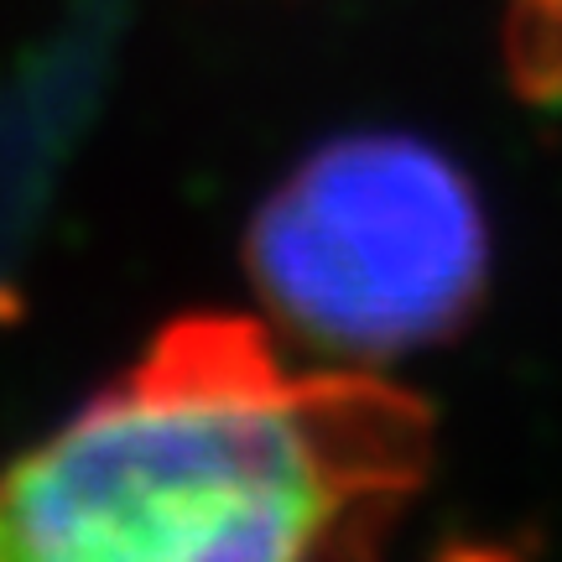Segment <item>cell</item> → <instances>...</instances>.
<instances>
[{
	"mask_svg": "<svg viewBox=\"0 0 562 562\" xmlns=\"http://www.w3.org/2000/svg\"><path fill=\"white\" fill-rule=\"evenodd\" d=\"M427 463L422 396L199 313L0 463V562H381Z\"/></svg>",
	"mask_w": 562,
	"mask_h": 562,
	"instance_id": "cell-1",
	"label": "cell"
},
{
	"mask_svg": "<svg viewBox=\"0 0 562 562\" xmlns=\"http://www.w3.org/2000/svg\"><path fill=\"white\" fill-rule=\"evenodd\" d=\"M250 281L323 355L396 360L453 339L490 286V229L463 167L402 131L318 146L266 193Z\"/></svg>",
	"mask_w": 562,
	"mask_h": 562,
	"instance_id": "cell-2",
	"label": "cell"
},
{
	"mask_svg": "<svg viewBox=\"0 0 562 562\" xmlns=\"http://www.w3.org/2000/svg\"><path fill=\"white\" fill-rule=\"evenodd\" d=\"M505 68L531 104L562 110V0H510Z\"/></svg>",
	"mask_w": 562,
	"mask_h": 562,
	"instance_id": "cell-3",
	"label": "cell"
}]
</instances>
